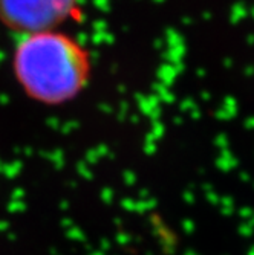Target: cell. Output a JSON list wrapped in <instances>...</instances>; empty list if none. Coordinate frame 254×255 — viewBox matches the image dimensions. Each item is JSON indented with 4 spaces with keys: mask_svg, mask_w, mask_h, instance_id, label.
<instances>
[{
    "mask_svg": "<svg viewBox=\"0 0 254 255\" xmlns=\"http://www.w3.org/2000/svg\"><path fill=\"white\" fill-rule=\"evenodd\" d=\"M78 8V0H0V21L21 35L58 29Z\"/></svg>",
    "mask_w": 254,
    "mask_h": 255,
    "instance_id": "7a4b0ae2",
    "label": "cell"
},
{
    "mask_svg": "<svg viewBox=\"0 0 254 255\" xmlns=\"http://www.w3.org/2000/svg\"><path fill=\"white\" fill-rule=\"evenodd\" d=\"M12 69L23 92L46 106L74 100L90 78V58L84 46L60 29L21 35Z\"/></svg>",
    "mask_w": 254,
    "mask_h": 255,
    "instance_id": "6da1fadb",
    "label": "cell"
}]
</instances>
